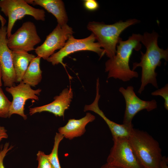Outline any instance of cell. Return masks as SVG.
<instances>
[{"instance_id":"7","label":"cell","mask_w":168,"mask_h":168,"mask_svg":"<svg viewBox=\"0 0 168 168\" xmlns=\"http://www.w3.org/2000/svg\"><path fill=\"white\" fill-rule=\"evenodd\" d=\"M113 145L107 163L118 168H143L138 160L128 139L113 138Z\"/></svg>"},{"instance_id":"15","label":"cell","mask_w":168,"mask_h":168,"mask_svg":"<svg viewBox=\"0 0 168 168\" xmlns=\"http://www.w3.org/2000/svg\"><path fill=\"white\" fill-rule=\"evenodd\" d=\"M96 117L89 112L79 119H70L64 126L58 129V133L69 140L80 137L86 132L85 127L89 123L93 122Z\"/></svg>"},{"instance_id":"10","label":"cell","mask_w":168,"mask_h":168,"mask_svg":"<svg viewBox=\"0 0 168 168\" xmlns=\"http://www.w3.org/2000/svg\"><path fill=\"white\" fill-rule=\"evenodd\" d=\"M73 33L72 28L67 24L62 27L58 24L44 42L35 49V53L38 56L47 60L56 50L64 46Z\"/></svg>"},{"instance_id":"13","label":"cell","mask_w":168,"mask_h":168,"mask_svg":"<svg viewBox=\"0 0 168 168\" xmlns=\"http://www.w3.org/2000/svg\"><path fill=\"white\" fill-rule=\"evenodd\" d=\"M99 90V79L98 78L96 80V94L95 99L92 103L85 106L84 111H92L102 118L109 127L113 138H119L128 139L133 128V125H129L123 124H118L107 117L103 111L100 109L98 105V102L100 97Z\"/></svg>"},{"instance_id":"16","label":"cell","mask_w":168,"mask_h":168,"mask_svg":"<svg viewBox=\"0 0 168 168\" xmlns=\"http://www.w3.org/2000/svg\"><path fill=\"white\" fill-rule=\"evenodd\" d=\"M29 4L39 5L52 14L56 18L58 25L63 26L67 24L68 16L63 2L61 0H26Z\"/></svg>"},{"instance_id":"14","label":"cell","mask_w":168,"mask_h":168,"mask_svg":"<svg viewBox=\"0 0 168 168\" xmlns=\"http://www.w3.org/2000/svg\"><path fill=\"white\" fill-rule=\"evenodd\" d=\"M73 97V92L71 86L64 89L58 96L54 97V100L49 104L30 108V115L37 113L48 112L56 116L64 117L65 111L68 109Z\"/></svg>"},{"instance_id":"29","label":"cell","mask_w":168,"mask_h":168,"mask_svg":"<svg viewBox=\"0 0 168 168\" xmlns=\"http://www.w3.org/2000/svg\"><path fill=\"white\" fill-rule=\"evenodd\" d=\"M1 79H2V73H1V68L0 65V87H1L2 85Z\"/></svg>"},{"instance_id":"1","label":"cell","mask_w":168,"mask_h":168,"mask_svg":"<svg viewBox=\"0 0 168 168\" xmlns=\"http://www.w3.org/2000/svg\"><path fill=\"white\" fill-rule=\"evenodd\" d=\"M158 34L153 31L151 33L145 32L142 35L141 42L146 48L145 53L141 52V56L139 63H133L132 70L137 67L142 68L141 84L138 92L141 94L148 84H151L158 88L156 77L157 73L155 70L157 67L160 66L163 59L168 60V49L160 48L158 44Z\"/></svg>"},{"instance_id":"17","label":"cell","mask_w":168,"mask_h":168,"mask_svg":"<svg viewBox=\"0 0 168 168\" xmlns=\"http://www.w3.org/2000/svg\"><path fill=\"white\" fill-rule=\"evenodd\" d=\"M36 56L23 51H12L13 65L16 76V82H20L30 63Z\"/></svg>"},{"instance_id":"6","label":"cell","mask_w":168,"mask_h":168,"mask_svg":"<svg viewBox=\"0 0 168 168\" xmlns=\"http://www.w3.org/2000/svg\"><path fill=\"white\" fill-rule=\"evenodd\" d=\"M96 40L92 33L88 37L82 39H75L72 35L62 48L46 60L53 65L60 63L65 68L66 65L63 63V59L75 52L84 50L92 51L97 53L101 58L104 55V50L98 42H95Z\"/></svg>"},{"instance_id":"8","label":"cell","mask_w":168,"mask_h":168,"mask_svg":"<svg viewBox=\"0 0 168 168\" xmlns=\"http://www.w3.org/2000/svg\"><path fill=\"white\" fill-rule=\"evenodd\" d=\"M41 40L35 24L27 21L7 38V45L12 51L28 52L35 50V46Z\"/></svg>"},{"instance_id":"25","label":"cell","mask_w":168,"mask_h":168,"mask_svg":"<svg viewBox=\"0 0 168 168\" xmlns=\"http://www.w3.org/2000/svg\"><path fill=\"white\" fill-rule=\"evenodd\" d=\"M8 137L7 130L4 127L0 125V142L2 139L7 138Z\"/></svg>"},{"instance_id":"28","label":"cell","mask_w":168,"mask_h":168,"mask_svg":"<svg viewBox=\"0 0 168 168\" xmlns=\"http://www.w3.org/2000/svg\"><path fill=\"white\" fill-rule=\"evenodd\" d=\"M100 168H118V167L110 165L107 163L103 165Z\"/></svg>"},{"instance_id":"22","label":"cell","mask_w":168,"mask_h":168,"mask_svg":"<svg viewBox=\"0 0 168 168\" xmlns=\"http://www.w3.org/2000/svg\"><path fill=\"white\" fill-rule=\"evenodd\" d=\"M151 95L153 96H160L162 97L164 100V107L166 110H168V84H166L163 87L152 92Z\"/></svg>"},{"instance_id":"12","label":"cell","mask_w":168,"mask_h":168,"mask_svg":"<svg viewBox=\"0 0 168 168\" xmlns=\"http://www.w3.org/2000/svg\"><path fill=\"white\" fill-rule=\"evenodd\" d=\"M7 26L0 27V65L2 79L7 87L15 86L16 76L12 57V51L7 45Z\"/></svg>"},{"instance_id":"24","label":"cell","mask_w":168,"mask_h":168,"mask_svg":"<svg viewBox=\"0 0 168 168\" xmlns=\"http://www.w3.org/2000/svg\"><path fill=\"white\" fill-rule=\"evenodd\" d=\"M84 5L86 9L90 11L96 10L99 7L98 2L95 0H85Z\"/></svg>"},{"instance_id":"21","label":"cell","mask_w":168,"mask_h":168,"mask_svg":"<svg viewBox=\"0 0 168 168\" xmlns=\"http://www.w3.org/2000/svg\"><path fill=\"white\" fill-rule=\"evenodd\" d=\"M38 161L37 168H53L48 157V155L41 151H39L36 154Z\"/></svg>"},{"instance_id":"18","label":"cell","mask_w":168,"mask_h":168,"mask_svg":"<svg viewBox=\"0 0 168 168\" xmlns=\"http://www.w3.org/2000/svg\"><path fill=\"white\" fill-rule=\"evenodd\" d=\"M41 58L37 56L31 61L23 77L22 81L24 83L35 87L40 82L42 79L40 67Z\"/></svg>"},{"instance_id":"27","label":"cell","mask_w":168,"mask_h":168,"mask_svg":"<svg viewBox=\"0 0 168 168\" xmlns=\"http://www.w3.org/2000/svg\"><path fill=\"white\" fill-rule=\"evenodd\" d=\"M0 21L1 23V26L3 27L5 26L6 22V20L0 14Z\"/></svg>"},{"instance_id":"26","label":"cell","mask_w":168,"mask_h":168,"mask_svg":"<svg viewBox=\"0 0 168 168\" xmlns=\"http://www.w3.org/2000/svg\"><path fill=\"white\" fill-rule=\"evenodd\" d=\"M168 162L167 157L163 156L160 163L159 168H168Z\"/></svg>"},{"instance_id":"9","label":"cell","mask_w":168,"mask_h":168,"mask_svg":"<svg viewBox=\"0 0 168 168\" xmlns=\"http://www.w3.org/2000/svg\"><path fill=\"white\" fill-rule=\"evenodd\" d=\"M119 91L123 96L126 103L123 124L132 125V120L139 112L143 110L149 112L157 107V102L155 100L145 101L139 98L132 86H128L126 88L121 87Z\"/></svg>"},{"instance_id":"23","label":"cell","mask_w":168,"mask_h":168,"mask_svg":"<svg viewBox=\"0 0 168 168\" xmlns=\"http://www.w3.org/2000/svg\"><path fill=\"white\" fill-rule=\"evenodd\" d=\"M13 146H10L9 142L6 143L0 147V168H5L3 164V160L7 152L12 149Z\"/></svg>"},{"instance_id":"3","label":"cell","mask_w":168,"mask_h":168,"mask_svg":"<svg viewBox=\"0 0 168 168\" xmlns=\"http://www.w3.org/2000/svg\"><path fill=\"white\" fill-rule=\"evenodd\" d=\"M128 140L143 168H159L162 151L158 142L151 135L133 128Z\"/></svg>"},{"instance_id":"11","label":"cell","mask_w":168,"mask_h":168,"mask_svg":"<svg viewBox=\"0 0 168 168\" xmlns=\"http://www.w3.org/2000/svg\"><path fill=\"white\" fill-rule=\"evenodd\" d=\"M6 91L12 96V102L9 115V118L14 114L19 115L25 120L27 116L24 113V106L28 99L39 100L37 95H40L41 89L39 88L33 90L29 85L24 83L21 81L16 86L6 87Z\"/></svg>"},{"instance_id":"19","label":"cell","mask_w":168,"mask_h":168,"mask_svg":"<svg viewBox=\"0 0 168 168\" xmlns=\"http://www.w3.org/2000/svg\"><path fill=\"white\" fill-rule=\"evenodd\" d=\"M63 138L62 135L56 133L53 149L51 153L48 155V159L53 168H61L58 157V151L59 143Z\"/></svg>"},{"instance_id":"20","label":"cell","mask_w":168,"mask_h":168,"mask_svg":"<svg viewBox=\"0 0 168 168\" xmlns=\"http://www.w3.org/2000/svg\"><path fill=\"white\" fill-rule=\"evenodd\" d=\"M11 103L12 102L5 96L0 86V117L7 118L9 117Z\"/></svg>"},{"instance_id":"2","label":"cell","mask_w":168,"mask_h":168,"mask_svg":"<svg viewBox=\"0 0 168 168\" xmlns=\"http://www.w3.org/2000/svg\"><path fill=\"white\" fill-rule=\"evenodd\" d=\"M142 37L140 34H133L126 40L120 38L115 55L105 63L107 78H113L126 82L138 77V73L130 69L129 62L133 50L138 51L141 48Z\"/></svg>"},{"instance_id":"4","label":"cell","mask_w":168,"mask_h":168,"mask_svg":"<svg viewBox=\"0 0 168 168\" xmlns=\"http://www.w3.org/2000/svg\"><path fill=\"white\" fill-rule=\"evenodd\" d=\"M136 19H130L125 21H119L112 24L102 22H90L87 28L92 32L96 40L104 50V54L111 58L115 55L116 47L121 38V33L130 26L139 22Z\"/></svg>"},{"instance_id":"5","label":"cell","mask_w":168,"mask_h":168,"mask_svg":"<svg viewBox=\"0 0 168 168\" xmlns=\"http://www.w3.org/2000/svg\"><path fill=\"white\" fill-rule=\"evenodd\" d=\"M0 8L8 18L7 38L12 34L15 22L26 15L31 16L37 21H44L45 20V12L43 9L34 8L24 0H1Z\"/></svg>"}]
</instances>
